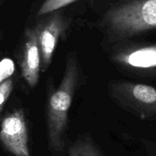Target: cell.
I'll list each match as a JSON object with an SVG mask.
<instances>
[{"mask_svg":"<svg viewBox=\"0 0 156 156\" xmlns=\"http://www.w3.org/2000/svg\"><path fill=\"white\" fill-rule=\"evenodd\" d=\"M108 29L119 37H129L156 29V0H129L107 13Z\"/></svg>","mask_w":156,"mask_h":156,"instance_id":"7a4b0ae2","label":"cell"},{"mask_svg":"<svg viewBox=\"0 0 156 156\" xmlns=\"http://www.w3.org/2000/svg\"><path fill=\"white\" fill-rule=\"evenodd\" d=\"M64 27V20L58 12H55L34 27L41 51L42 72H45L51 63L55 49Z\"/></svg>","mask_w":156,"mask_h":156,"instance_id":"5b68a950","label":"cell"},{"mask_svg":"<svg viewBox=\"0 0 156 156\" xmlns=\"http://www.w3.org/2000/svg\"><path fill=\"white\" fill-rule=\"evenodd\" d=\"M79 75L77 61L70 55L60 85L50 95L47 106V135L49 146L55 152L62 150V135L68 119Z\"/></svg>","mask_w":156,"mask_h":156,"instance_id":"6da1fadb","label":"cell"},{"mask_svg":"<svg viewBox=\"0 0 156 156\" xmlns=\"http://www.w3.org/2000/svg\"><path fill=\"white\" fill-rule=\"evenodd\" d=\"M114 61L137 69H156V44L129 49L117 53Z\"/></svg>","mask_w":156,"mask_h":156,"instance_id":"52a82bcc","label":"cell"},{"mask_svg":"<svg viewBox=\"0 0 156 156\" xmlns=\"http://www.w3.org/2000/svg\"><path fill=\"white\" fill-rule=\"evenodd\" d=\"M113 93L123 106L142 119H156V88L146 84L120 82Z\"/></svg>","mask_w":156,"mask_h":156,"instance_id":"3957f363","label":"cell"},{"mask_svg":"<svg viewBox=\"0 0 156 156\" xmlns=\"http://www.w3.org/2000/svg\"><path fill=\"white\" fill-rule=\"evenodd\" d=\"M24 44L21 62V74L29 86L35 87L39 80L41 56L34 27L25 30Z\"/></svg>","mask_w":156,"mask_h":156,"instance_id":"8992f818","label":"cell"},{"mask_svg":"<svg viewBox=\"0 0 156 156\" xmlns=\"http://www.w3.org/2000/svg\"><path fill=\"white\" fill-rule=\"evenodd\" d=\"M15 72V63L10 58H4L0 61V84L9 79Z\"/></svg>","mask_w":156,"mask_h":156,"instance_id":"30bf717a","label":"cell"},{"mask_svg":"<svg viewBox=\"0 0 156 156\" xmlns=\"http://www.w3.org/2000/svg\"><path fill=\"white\" fill-rule=\"evenodd\" d=\"M76 0H45L40 7L37 15H44L56 12L59 9L69 5Z\"/></svg>","mask_w":156,"mask_h":156,"instance_id":"9c48e42d","label":"cell"},{"mask_svg":"<svg viewBox=\"0 0 156 156\" xmlns=\"http://www.w3.org/2000/svg\"><path fill=\"white\" fill-rule=\"evenodd\" d=\"M0 140L14 155L30 156L27 128L23 110H15L3 119Z\"/></svg>","mask_w":156,"mask_h":156,"instance_id":"277c9868","label":"cell"},{"mask_svg":"<svg viewBox=\"0 0 156 156\" xmlns=\"http://www.w3.org/2000/svg\"><path fill=\"white\" fill-rule=\"evenodd\" d=\"M13 88V81L9 79L0 84V114L3 109L5 103L9 98Z\"/></svg>","mask_w":156,"mask_h":156,"instance_id":"8fae6325","label":"cell"},{"mask_svg":"<svg viewBox=\"0 0 156 156\" xmlns=\"http://www.w3.org/2000/svg\"><path fill=\"white\" fill-rule=\"evenodd\" d=\"M147 143H149V147H150L152 149V152H153L155 156H156V143H149V142H147Z\"/></svg>","mask_w":156,"mask_h":156,"instance_id":"7c38bea8","label":"cell"},{"mask_svg":"<svg viewBox=\"0 0 156 156\" xmlns=\"http://www.w3.org/2000/svg\"><path fill=\"white\" fill-rule=\"evenodd\" d=\"M69 156H104L89 138L80 139L73 143L69 150Z\"/></svg>","mask_w":156,"mask_h":156,"instance_id":"ba28073f","label":"cell"}]
</instances>
